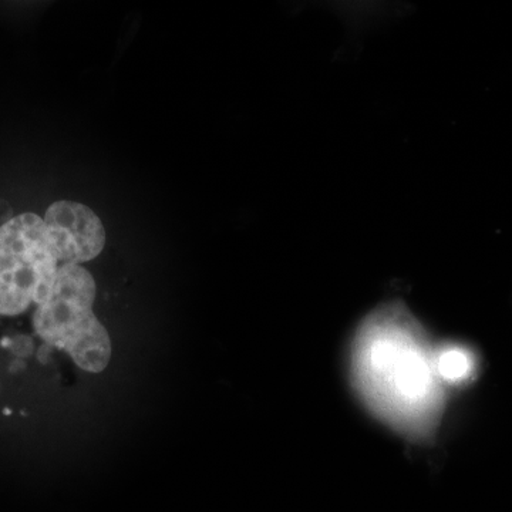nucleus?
<instances>
[{
  "instance_id": "f03ea898",
  "label": "nucleus",
  "mask_w": 512,
  "mask_h": 512,
  "mask_svg": "<svg viewBox=\"0 0 512 512\" xmlns=\"http://www.w3.org/2000/svg\"><path fill=\"white\" fill-rule=\"evenodd\" d=\"M96 282L80 265H62L49 298L37 306L33 328L47 346L64 350L84 372L109 365V333L93 312Z\"/></svg>"
},
{
  "instance_id": "f257e3e1",
  "label": "nucleus",
  "mask_w": 512,
  "mask_h": 512,
  "mask_svg": "<svg viewBox=\"0 0 512 512\" xmlns=\"http://www.w3.org/2000/svg\"><path fill=\"white\" fill-rule=\"evenodd\" d=\"M437 352L403 306L386 305L363 322L353 345V376L367 406L413 439L436 429L443 407Z\"/></svg>"
},
{
  "instance_id": "7ed1b4c3",
  "label": "nucleus",
  "mask_w": 512,
  "mask_h": 512,
  "mask_svg": "<svg viewBox=\"0 0 512 512\" xmlns=\"http://www.w3.org/2000/svg\"><path fill=\"white\" fill-rule=\"evenodd\" d=\"M59 256L45 221L25 212L0 227V315L16 316L49 298Z\"/></svg>"
},
{
  "instance_id": "20e7f679",
  "label": "nucleus",
  "mask_w": 512,
  "mask_h": 512,
  "mask_svg": "<svg viewBox=\"0 0 512 512\" xmlns=\"http://www.w3.org/2000/svg\"><path fill=\"white\" fill-rule=\"evenodd\" d=\"M43 221L62 265H82L93 261L106 245L103 222L80 202H55L46 211Z\"/></svg>"
},
{
  "instance_id": "39448f33",
  "label": "nucleus",
  "mask_w": 512,
  "mask_h": 512,
  "mask_svg": "<svg viewBox=\"0 0 512 512\" xmlns=\"http://www.w3.org/2000/svg\"><path fill=\"white\" fill-rule=\"evenodd\" d=\"M437 370L444 383H460L473 372V359L467 350L456 348L441 349L436 355Z\"/></svg>"
}]
</instances>
